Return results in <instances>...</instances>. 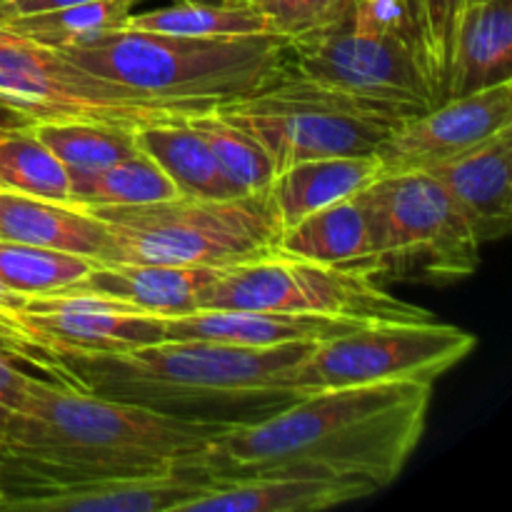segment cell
<instances>
[{"label": "cell", "instance_id": "1", "mask_svg": "<svg viewBox=\"0 0 512 512\" xmlns=\"http://www.w3.org/2000/svg\"><path fill=\"white\" fill-rule=\"evenodd\" d=\"M433 385L395 383L318 390L258 423L228 428L175 470L200 485L300 475L378 493L398 480L428 423Z\"/></svg>", "mask_w": 512, "mask_h": 512}, {"label": "cell", "instance_id": "8", "mask_svg": "<svg viewBox=\"0 0 512 512\" xmlns=\"http://www.w3.org/2000/svg\"><path fill=\"white\" fill-rule=\"evenodd\" d=\"M218 113L253 135L275 173L333 155H370L405 115L290 73L250 98L218 105Z\"/></svg>", "mask_w": 512, "mask_h": 512}, {"label": "cell", "instance_id": "11", "mask_svg": "<svg viewBox=\"0 0 512 512\" xmlns=\"http://www.w3.org/2000/svg\"><path fill=\"white\" fill-rule=\"evenodd\" d=\"M475 348L478 338L473 333L438 320L365 323L315 343L290 370L288 388L308 395L395 380L433 385Z\"/></svg>", "mask_w": 512, "mask_h": 512}, {"label": "cell", "instance_id": "24", "mask_svg": "<svg viewBox=\"0 0 512 512\" xmlns=\"http://www.w3.org/2000/svg\"><path fill=\"white\" fill-rule=\"evenodd\" d=\"M70 175V203L80 208H113V205H143L178 198L173 180L153 158L138 150L93 173Z\"/></svg>", "mask_w": 512, "mask_h": 512}, {"label": "cell", "instance_id": "19", "mask_svg": "<svg viewBox=\"0 0 512 512\" xmlns=\"http://www.w3.org/2000/svg\"><path fill=\"white\" fill-rule=\"evenodd\" d=\"M512 83V0H470L460 15L445 98Z\"/></svg>", "mask_w": 512, "mask_h": 512}, {"label": "cell", "instance_id": "30", "mask_svg": "<svg viewBox=\"0 0 512 512\" xmlns=\"http://www.w3.org/2000/svg\"><path fill=\"white\" fill-rule=\"evenodd\" d=\"M133 5L135 0H90V3L45 10V13L18 15L0 23L35 43L60 50L100 30L123 25L125 18L133 13Z\"/></svg>", "mask_w": 512, "mask_h": 512}, {"label": "cell", "instance_id": "5", "mask_svg": "<svg viewBox=\"0 0 512 512\" xmlns=\"http://www.w3.org/2000/svg\"><path fill=\"white\" fill-rule=\"evenodd\" d=\"M293 73L405 118L445 100L420 0H355L335 23L290 40Z\"/></svg>", "mask_w": 512, "mask_h": 512}, {"label": "cell", "instance_id": "38", "mask_svg": "<svg viewBox=\"0 0 512 512\" xmlns=\"http://www.w3.org/2000/svg\"><path fill=\"white\" fill-rule=\"evenodd\" d=\"M200 3H215V5H250L253 0H200Z\"/></svg>", "mask_w": 512, "mask_h": 512}, {"label": "cell", "instance_id": "33", "mask_svg": "<svg viewBox=\"0 0 512 512\" xmlns=\"http://www.w3.org/2000/svg\"><path fill=\"white\" fill-rule=\"evenodd\" d=\"M0 355L10 358L13 363L30 365L40 373L53 375L58 373V358L30 333L18 318V313L0 308Z\"/></svg>", "mask_w": 512, "mask_h": 512}, {"label": "cell", "instance_id": "12", "mask_svg": "<svg viewBox=\"0 0 512 512\" xmlns=\"http://www.w3.org/2000/svg\"><path fill=\"white\" fill-rule=\"evenodd\" d=\"M18 318L55 358L123 353L168 340L163 318L100 295H28Z\"/></svg>", "mask_w": 512, "mask_h": 512}, {"label": "cell", "instance_id": "14", "mask_svg": "<svg viewBox=\"0 0 512 512\" xmlns=\"http://www.w3.org/2000/svg\"><path fill=\"white\" fill-rule=\"evenodd\" d=\"M425 173L433 175L448 190L480 245L510 233L512 128L500 130L493 138L433 165Z\"/></svg>", "mask_w": 512, "mask_h": 512}, {"label": "cell", "instance_id": "39", "mask_svg": "<svg viewBox=\"0 0 512 512\" xmlns=\"http://www.w3.org/2000/svg\"><path fill=\"white\" fill-rule=\"evenodd\" d=\"M0 3H5V0H0Z\"/></svg>", "mask_w": 512, "mask_h": 512}, {"label": "cell", "instance_id": "21", "mask_svg": "<svg viewBox=\"0 0 512 512\" xmlns=\"http://www.w3.org/2000/svg\"><path fill=\"white\" fill-rule=\"evenodd\" d=\"M378 175L380 163L373 153L333 155V158L303 160L280 170L268 190L285 230L325 205L360 193Z\"/></svg>", "mask_w": 512, "mask_h": 512}, {"label": "cell", "instance_id": "17", "mask_svg": "<svg viewBox=\"0 0 512 512\" xmlns=\"http://www.w3.org/2000/svg\"><path fill=\"white\" fill-rule=\"evenodd\" d=\"M165 320L168 340H213V343L275 348L285 343H320L365 323L325 315L270 313V310H195Z\"/></svg>", "mask_w": 512, "mask_h": 512}, {"label": "cell", "instance_id": "27", "mask_svg": "<svg viewBox=\"0 0 512 512\" xmlns=\"http://www.w3.org/2000/svg\"><path fill=\"white\" fill-rule=\"evenodd\" d=\"M0 190L70 203V175L33 125L0 133Z\"/></svg>", "mask_w": 512, "mask_h": 512}, {"label": "cell", "instance_id": "29", "mask_svg": "<svg viewBox=\"0 0 512 512\" xmlns=\"http://www.w3.org/2000/svg\"><path fill=\"white\" fill-rule=\"evenodd\" d=\"M93 260L40 245L0 240V283L20 295H53L78 283Z\"/></svg>", "mask_w": 512, "mask_h": 512}, {"label": "cell", "instance_id": "18", "mask_svg": "<svg viewBox=\"0 0 512 512\" xmlns=\"http://www.w3.org/2000/svg\"><path fill=\"white\" fill-rule=\"evenodd\" d=\"M0 240L63 250L93 263H110L113 255L110 230L88 208L10 190H0Z\"/></svg>", "mask_w": 512, "mask_h": 512}, {"label": "cell", "instance_id": "6", "mask_svg": "<svg viewBox=\"0 0 512 512\" xmlns=\"http://www.w3.org/2000/svg\"><path fill=\"white\" fill-rule=\"evenodd\" d=\"M113 238L110 263L230 268L278 250L280 225L270 190L223 200L178 198L88 208Z\"/></svg>", "mask_w": 512, "mask_h": 512}, {"label": "cell", "instance_id": "15", "mask_svg": "<svg viewBox=\"0 0 512 512\" xmlns=\"http://www.w3.org/2000/svg\"><path fill=\"white\" fill-rule=\"evenodd\" d=\"M220 268L163 263H93V268L60 293H83L135 305L158 318H178L203 308ZM55 295V293H53Z\"/></svg>", "mask_w": 512, "mask_h": 512}, {"label": "cell", "instance_id": "36", "mask_svg": "<svg viewBox=\"0 0 512 512\" xmlns=\"http://www.w3.org/2000/svg\"><path fill=\"white\" fill-rule=\"evenodd\" d=\"M35 123H38V118L25 105L8 98V95H0V133H5V130L30 128Z\"/></svg>", "mask_w": 512, "mask_h": 512}, {"label": "cell", "instance_id": "9", "mask_svg": "<svg viewBox=\"0 0 512 512\" xmlns=\"http://www.w3.org/2000/svg\"><path fill=\"white\" fill-rule=\"evenodd\" d=\"M200 310H270L353 323L435 320L428 310L385 293L378 280L360 270L310 263L280 250L220 268Z\"/></svg>", "mask_w": 512, "mask_h": 512}, {"label": "cell", "instance_id": "37", "mask_svg": "<svg viewBox=\"0 0 512 512\" xmlns=\"http://www.w3.org/2000/svg\"><path fill=\"white\" fill-rule=\"evenodd\" d=\"M23 303H25V295L15 293V290H10L8 285L0 283V308L10 310V313H20V310H23Z\"/></svg>", "mask_w": 512, "mask_h": 512}, {"label": "cell", "instance_id": "32", "mask_svg": "<svg viewBox=\"0 0 512 512\" xmlns=\"http://www.w3.org/2000/svg\"><path fill=\"white\" fill-rule=\"evenodd\" d=\"M470 0H420L425 18V35H428L430 58H433L435 73L448 93V73L453 60L455 33H458L460 15Z\"/></svg>", "mask_w": 512, "mask_h": 512}, {"label": "cell", "instance_id": "35", "mask_svg": "<svg viewBox=\"0 0 512 512\" xmlns=\"http://www.w3.org/2000/svg\"><path fill=\"white\" fill-rule=\"evenodd\" d=\"M80 3H90V0H5V3H0V20L18 18V15L45 13V10L68 8V5Z\"/></svg>", "mask_w": 512, "mask_h": 512}, {"label": "cell", "instance_id": "23", "mask_svg": "<svg viewBox=\"0 0 512 512\" xmlns=\"http://www.w3.org/2000/svg\"><path fill=\"white\" fill-rule=\"evenodd\" d=\"M138 148L160 165L175 183L180 195L200 200L235 198L238 190L230 185L203 135L188 118L158 120L135 130Z\"/></svg>", "mask_w": 512, "mask_h": 512}, {"label": "cell", "instance_id": "22", "mask_svg": "<svg viewBox=\"0 0 512 512\" xmlns=\"http://www.w3.org/2000/svg\"><path fill=\"white\" fill-rule=\"evenodd\" d=\"M278 250L310 263L370 275V228L360 193L305 215L280 233ZM373 278V275H370Z\"/></svg>", "mask_w": 512, "mask_h": 512}, {"label": "cell", "instance_id": "4", "mask_svg": "<svg viewBox=\"0 0 512 512\" xmlns=\"http://www.w3.org/2000/svg\"><path fill=\"white\" fill-rule=\"evenodd\" d=\"M60 53L140 93L213 105L250 98L293 73V48L278 33L190 38L118 25L75 40Z\"/></svg>", "mask_w": 512, "mask_h": 512}, {"label": "cell", "instance_id": "10", "mask_svg": "<svg viewBox=\"0 0 512 512\" xmlns=\"http://www.w3.org/2000/svg\"><path fill=\"white\" fill-rule=\"evenodd\" d=\"M0 95L18 100L38 120H98L133 130L218 108L205 100L158 98L105 80L80 68L60 50L35 43L3 23Z\"/></svg>", "mask_w": 512, "mask_h": 512}, {"label": "cell", "instance_id": "3", "mask_svg": "<svg viewBox=\"0 0 512 512\" xmlns=\"http://www.w3.org/2000/svg\"><path fill=\"white\" fill-rule=\"evenodd\" d=\"M315 343L275 348L163 340L145 348L100 355H58L55 380L213 428L258 423L295 403L288 375Z\"/></svg>", "mask_w": 512, "mask_h": 512}, {"label": "cell", "instance_id": "16", "mask_svg": "<svg viewBox=\"0 0 512 512\" xmlns=\"http://www.w3.org/2000/svg\"><path fill=\"white\" fill-rule=\"evenodd\" d=\"M205 485L180 470L150 478H105L40 488L23 495L8 510L20 512H178Z\"/></svg>", "mask_w": 512, "mask_h": 512}, {"label": "cell", "instance_id": "34", "mask_svg": "<svg viewBox=\"0 0 512 512\" xmlns=\"http://www.w3.org/2000/svg\"><path fill=\"white\" fill-rule=\"evenodd\" d=\"M28 380L30 375L18 363L0 355V433H3L5 423H8L10 415L15 413V408L23 400Z\"/></svg>", "mask_w": 512, "mask_h": 512}, {"label": "cell", "instance_id": "7", "mask_svg": "<svg viewBox=\"0 0 512 512\" xmlns=\"http://www.w3.org/2000/svg\"><path fill=\"white\" fill-rule=\"evenodd\" d=\"M375 280L455 283L480 265V240L448 190L425 170L383 173L360 190Z\"/></svg>", "mask_w": 512, "mask_h": 512}, {"label": "cell", "instance_id": "13", "mask_svg": "<svg viewBox=\"0 0 512 512\" xmlns=\"http://www.w3.org/2000/svg\"><path fill=\"white\" fill-rule=\"evenodd\" d=\"M512 128V83H500L463 98H445L428 113L405 120L375 148L383 173L428 170Z\"/></svg>", "mask_w": 512, "mask_h": 512}, {"label": "cell", "instance_id": "2", "mask_svg": "<svg viewBox=\"0 0 512 512\" xmlns=\"http://www.w3.org/2000/svg\"><path fill=\"white\" fill-rule=\"evenodd\" d=\"M223 428L30 375L0 433V510L40 488L150 478L193 460Z\"/></svg>", "mask_w": 512, "mask_h": 512}, {"label": "cell", "instance_id": "25", "mask_svg": "<svg viewBox=\"0 0 512 512\" xmlns=\"http://www.w3.org/2000/svg\"><path fill=\"white\" fill-rule=\"evenodd\" d=\"M33 130L68 173H93L140 150L133 128L98 120H38Z\"/></svg>", "mask_w": 512, "mask_h": 512}, {"label": "cell", "instance_id": "31", "mask_svg": "<svg viewBox=\"0 0 512 512\" xmlns=\"http://www.w3.org/2000/svg\"><path fill=\"white\" fill-rule=\"evenodd\" d=\"M355 0H253L270 30L288 40L315 33L343 18Z\"/></svg>", "mask_w": 512, "mask_h": 512}, {"label": "cell", "instance_id": "26", "mask_svg": "<svg viewBox=\"0 0 512 512\" xmlns=\"http://www.w3.org/2000/svg\"><path fill=\"white\" fill-rule=\"evenodd\" d=\"M123 25L148 33L190 35V38H228V35L273 33L265 15L250 5H215L200 0H180L165 8L130 13Z\"/></svg>", "mask_w": 512, "mask_h": 512}, {"label": "cell", "instance_id": "28", "mask_svg": "<svg viewBox=\"0 0 512 512\" xmlns=\"http://www.w3.org/2000/svg\"><path fill=\"white\" fill-rule=\"evenodd\" d=\"M188 123L210 145L220 170L230 180V185L238 190V195L258 193V190L270 188L273 178L278 175L275 173V163L253 135L245 133L235 123H230L228 118H223L218 108L190 115Z\"/></svg>", "mask_w": 512, "mask_h": 512}, {"label": "cell", "instance_id": "20", "mask_svg": "<svg viewBox=\"0 0 512 512\" xmlns=\"http://www.w3.org/2000/svg\"><path fill=\"white\" fill-rule=\"evenodd\" d=\"M370 490L335 480L300 475H263L208 485L185 500L178 512H303L328 510L350 500L368 498Z\"/></svg>", "mask_w": 512, "mask_h": 512}]
</instances>
